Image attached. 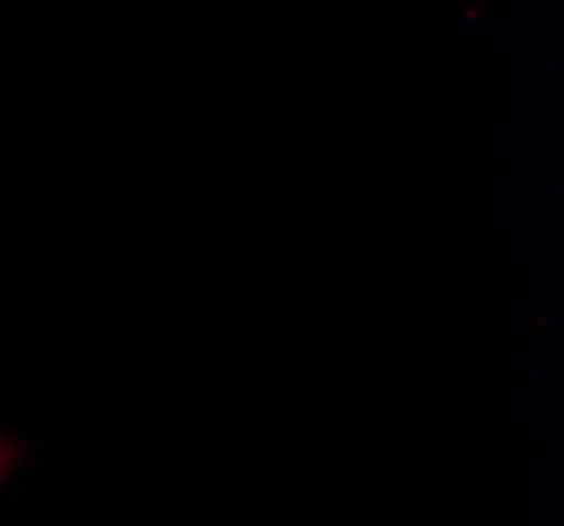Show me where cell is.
I'll list each match as a JSON object with an SVG mask.
<instances>
[{"instance_id": "cell-1", "label": "cell", "mask_w": 564, "mask_h": 526, "mask_svg": "<svg viewBox=\"0 0 564 526\" xmlns=\"http://www.w3.org/2000/svg\"><path fill=\"white\" fill-rule=\"evenodd\" d=\"M13 463H18V451H13V447L0 438V484H4V476H9V472H13Z\"/></svg>"}]
</instances>
